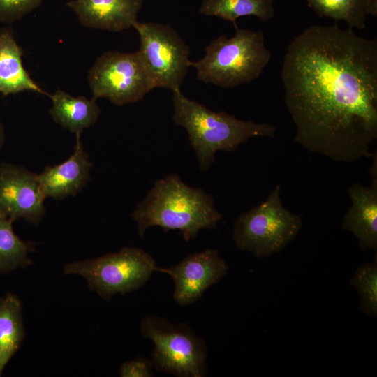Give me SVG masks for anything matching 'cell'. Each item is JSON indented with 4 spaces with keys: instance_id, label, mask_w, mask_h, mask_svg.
Segmentation results:
<instances>
[{
    "instance_id": "cell-1",
    "label": "cell",
    "mask_w": 377,
    "mask_h": 377,
    "mask_svg": "<svg viewBox=\"0 0 377 377\" xmlns=\"http://www.w3.org/2000/svg\"><path fill=\"white\" fill-rule=\"evenodd\" d=\"M295 140L334 161L371 156L377 138V40L313 25L288 45L281 69Z\"/></svg>"
},
{
    "instance_id": "cell-2",
    "label": "cell",
    "mask_w": 377,
    "mask_h": 377,
    "mask_svg": "<svg viewBox=\"0 0 377 377\" xmlns=\"http://www.w3.org/2000/svg\"><path fill=\"white\" fill-rule=\"evenodd\" d=\"M142 237L151 226L165 231L178 230L186 241L203 229H214L222 215L212 197L200 188L185 184L177 175L157 180L131 214Z\"/></svg>"
},
{
    "instance_id": "cell-3",
    "label": "cell",
    "mask_w": 377,
    "mask_h": 377,
    "mask_svg": "<svg viewBox=\"0 0 377 377\" xmlns=\"http://www.w3.org/2000/svg\"><path fill=\"white\" fill-rule=\"evenodd\" d=\"M172 91V120L186 129L202 171L214 163L218 151L235 150L253 137L275 135L276 128L269 124L240 120L225 111L216 112L187 98L180 88Z\"/></svg>"
},
{
    "instance_id": "cell-4",
    "label": "cell",
    "mask_w": 377,
    "mask_h": 377,
    "mask_svg": "<svg viewBox=\"0 0 377 377\" xmlns=\"http://www.w3.org/2000/svg\"><path fill=\"white\" fill-rule=\"evenodd\" d=\"M230 38L219 36L205 49V56L191 61L199 80L232 88L257 79L271 59L261 31L236 29Z\"/></svg>"
},
{
    "instance_id": "cell-5",
    "label": "cell",
    "mask_w": 377,
    "mask_h": 377,
    "mask_svg": "<svg viewBox=\"0 0 377 377\" xmlns=\"http://www.w3.org/2000/svg\"><path fill=\"white\" fill-rule=\"evenodd\" d=\"M280 191V186H276L265 200L236 219L232 238L239 249L256 258L269 257L281 252L297 237L302 219L283 206Z\"/></svg>"
},
{
    "instance_id": "cell-6",
    "label": "cell",
    "mask_w": 377,
    "mask_h": 377,
    "mask_svg": "<svg viewBox=\"0 0 377 377\" xmlns=\"http://www.w3.org/2000/svg\"><path fill=\"white\" fill-rule=\"evenodd\" d=\"M153 257L137 247H124L96 258L67 263L65 274L84 278L91 291L110 300L117 293L125 295L143 286L156 272Z\"/></svg>"
},
{
    "instance_id": "cell-7",
    "label": "cell",
    "mask_w": 377,
    "mask_h": 377,
    "mask_svg": "<svg viewBox=\"0 0 377 377\" xmlns=\"http://www.w3.org/2000/svg\"><path fill=\"white\" fill-rule=\"evenodd\" d=\"M140 332L154 344L151 362L156 370L179 377L206 375L205 341L187 324L149 316L142 320Z\"/></svg>"
},
{
    "instance_id": "cell-8",
    "label": "cell",
    "mask_w": 377,
    "mask_h": 377,
    "mask_svg": "<svg viewBox=\"0 0 377 377\" xmlns=\"http://www.w3.org/2000/svg\"><path fill=\"white\" fill-rule=\"evenodd\" d=\"M133 27L139 35L138 52L154 89L180 88L191 61L184 40L168 24L136 21Z\"/></svg>"
},
{
    "instance_id": "cell-9",
    "label": "cell",
    "mask_w": 377,
    "mask_h": 377,
    "mask_svg": "<svg viewBox=\"0 0 377 377\" xmlns=\"http://www.w3.org/2000/svg\"><path fill=\"white\" fill-rule=\"evenodd\" d=\"M88 81L93 97L124 105L143 99L154 87L138 51H109L91 66Z\"/></svg>"
},
{
    "instance_id": "cell-10",
    "label": "cell",
    "mask_w": 377,
    "mask_h": 377,
    "mask_svg": "<svg viewBox=\"0 0 377 377\" xmlns=\"http://www.w3.org/2000/svg\"><path fill=\"white\" fill-rule=\"evenodd\" d=\"M45 198L38 174L10 163H0V216L38 225L45 214Z\"/></svg>"
},
{
    "instance_id": "cell-11",
    "label": "cell",
    "mask_w": 377,
    "mask_h": 377,
    "mask_svg": "<svg viewBox=\"0 0 377 377\" xmlns=\"http://www.w3.org/2000/svg\"><path fill=\"white\" fill-rule=\"evenodd\" d=\"M228 271V266L218 250L212 249L191 254L175 266L156 269V272L167 274L172 279L173 299L181 306L196 302Z\"/></svg>"
},
{
    "instance_id": "cell-12",
    "label": "cell",
    "mask_w": 377,
    "mask_h": 377,
    "mask_svg": "<svg viewBox=\"0 0 377 377\" xmlns=\"http://www.w3.org/2000/svg\"><path fill=\"white\" fill-rule=\"evenodd\" d=\"M93 163L84 149L81 134H76L73 154L63 163L46 166L38 174V180L45 198L62 200L80 193L91 179Z\"/></svg>"
},
{
    "instance_id": "cell-13",
    "label": "cell",
    "mask_w": 377,
    "mask_h": 377,
    "mask_svg": "<svg viewBox=\"0 0 377 377\" xmlns=\"http://www.w3.org/2000/svg\"><path fill=\"white\" fill-rule=\"evenodd\" d=\"M66 4L84 27L121 31L138 21L143 0H71Z\"/></svg>"
},
{
    "instance_id": "cell-14",
    "label": "cell",
    "mask_w": 377,
    "mask_h": 377,
    "mask_svg": "<svg viewBox=\"0 0 377 377\" xmlns=\"http://www.w3.org/2000/svg\"><path fill=\"white\" fill-rule=\"evenodd\" d=\"M370 186L355 184L347 189L351 205L346 212L342 228L357 239L362 251L377 250V177Z\"/></svg>"
},
{
    "instance_id": "cell-15",
    "label": "cell",
    "mask_w": 377,
    "mask_h": 377,
    "mask_svg": "<svg viewBox=\"0 0 377 377\" xmlns=\"http://www.w3.org/2000/svg\"><path fill=\"white\" fill-rule=\"evenodd\" d=\"M23 54L13 29L10 27L0 29V93L6 97L24 91H34L49 96L24 68L22 60Z\"/></svg>"
},
{
    "instance_id": "cell-16",
    "label": "cell",
    "mask_w": 377,
    "mask_h": 377,
    "mask_svg": "<svg viewBox=\"0 0 377 377\" xmlns=\"http://www.w3.org/2000/svg\"><path fill=\"white\" fill-rule=\"evenodd\" d=\"M52 105L50 114L55 122L71 133H80L94 125L98 119L101 109L96 98L74 97L57 89L50 94Z\"/></svg>"
},
{
    "instance_id": "cell-17",
    "label": "cell",
    "mask_w": 377,
    "mask_h": 377,
    "mask_svg": "<svg viewBox=\"0 0 377 377\" xmlns=\"http://www.w3.org/2000/svg\"><path fill=\"white\" fill-rule=\"evenodd\" d=\"M24 336L22 302L16 295L7 293L0 299V376Z\"/></svg>"
},
{
    "instance_id": "cell-18",
    "label": "cell",
    "mask_w": 377,
    "mask_h": 377,
    "mask_svg": "<svg viewBox=\"0 0 377 377\" xmlns=\"http://www.w3.org/2000/svg\"><path fill=\"white\" fill-rule=\"evenodd\" d=\"M320 17L344 21L349 28L364 29L368 15H377V0H304Z\"/></svg>"
},
{
    "instance_id": "cell-19",
    "label": "cell",
    "mask_w": 377,
    "mask_h": 377,
    "mask_svg": "<svg viewBox=\"0 0 377 377\" xmlns=\"http://www.w3.org/2000/svg\"><path fill=\"white\" fill-rule=\"evenodd\" d=\"M273 0H202L199 13L216 16L231 22L235 29L236 20L243 16H255L264 22L274 16Z\"/></svg>"
},
{
    "instance_id": "cell-20",
    "label": "cell",
    "mask_w": 377,
    "mask_h": 377,
    "mask_svg": "<svg viewBox=\"0 0 377 377\" xmlns=\"http://www.w3.org/2000/svg\"><path fill=\"white\" fill-rule=\"evenodd\" d=\"M10 219L0 216V272L8 273L17 268L32 265L29 253L35 251V244L20 239L14 232Z\"/></svg>"
},
{
    "instance_id": "cell-21",
    "label": "cell",
    "mask_w": 377,
    "mask_h": 377,
    "mask_svg": "<svg viewBox=\"0 0 377 377\" xmlns=\"http://www.w3.org/2000/svg\"><path fill=\"white\" fill-rule=\"evenodd\" d=\"M360 295L359 306L367 316L377 318V256L358 267L350 280Z\"/></svg>"
},
{
    "instance_id": "cell-22",
    "label": "cell",
    "mask_w": 377,
    "mask_h": 377,
    "mask_svg": "<svg viewBox=\"0 0 377 377\" xmlns=\"http://www.w3.org/2000/svg\"><path fill=\"white\" fill-rule=\"evenodd\" d=\"M43 0H0V22L12 24L36 9Z\"/></svg>"
},
{
    "instance_id": "cell-23",
    "label": "cell",
    "mask_w": 377,
    "mask_h": 377,
    "mask_svg": "<svg viewBox=\"0 0 377 377\" xmlns=\"http://www.w3.org/2000/svg\"><path fill=\"white\" fill-rule=\"evenodd\" d=\"M152 362L142 357H138L124 362L119 369L121 377H151Z\"/></svg>"
},
{
    "instance_id": "cell-24",
    "label": "cell",
    "mask_w": 377,
    "mask_h": 377,
    "mask_svg": "<svg viewBox=\"0 0 377 377\" xmlns=\"http://www.w3.org/2000/svg\"><path fill=\"white\" fill-rule=\"evenodd\" d=\"M6 140L5 128L0 120V152L1 151Z\"/></svg>"
}]
</instances>
